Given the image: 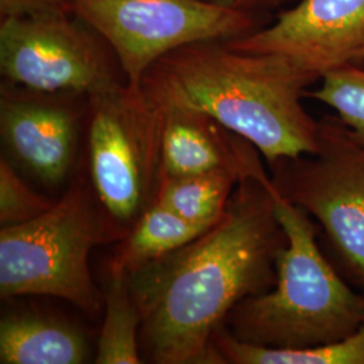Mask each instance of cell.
<instances>
[{
    "instance_id": "obj_1",
    "label": "cell",
    "mask_w": 364,
    "mask_h": 364,
    "mask_svg": "<svg viewBox=\"0 0 364 364\" xmlns=\"http://www.w3.org/2000/svg\"><path fill=\"white\" fill-rule=\"evenodd\" d=\"M270 178L237 183L220 220L186 246L129 275L141 351L156 364H221L216 331L243 299L270 290L287 237Z\"/></svg>"
},
{
    "instance_id": "obj_2",
    "label": "cell",
    "mask_w": 364,
    "mask_h": 364,
    "mask_svg": "<svg viewBox=\"0 0 364 364\" xmlns=\"http://www.w3.org/2000/svg\"><path fill=\"white\" fill-rule=\"evenodd\" d=\"M320 77L278 54L239 52L225 41H200L151 66L142 88L154 100L208 114L254 144L267 165L312 154L318 120L302 105Z\"/></svg>"
},
{
    "instance_id": "obj_3",
    "label": "cell",
    "mask_w": 364,
    "mask_h": 364,
    "mask_svg": "<svg viewBox=\"0 0 364 364\" xmlns=\"http://www.w3.org/2000/svg\"><path fill=\"white\" fill-rule=\"evenodd\" d=\"M275 212L287 246L275 263V284L239 302L224 326L242 341L270 348H309L348 338L364 326V294L352 289L318 247V225L277 195Z\"/></svg>"
},
{
    "instance_id": "obj_4",
    "label": "cell",
    "mask_w": 364,
    "mask_h": 364,
    "mask_svg": "<svg viewBox=\"0 0 364 364\" xmlns=\"http://www.w3.org/2000/svg\"><path fill=\"white\" fill-rule=\"evenodd\" d=\"M114 242L85 174H76L65 193L37 219L0 231V296H49L96 314L105 294L96 287L90 255Z\"/></svg>"
},
{
    "instance_id": "obj_5",
    "label": "cell",
    "mask_w": 364,
    "mask_h": 364,
    "mask_svg": "<svg viewBox=\"0 0 364 364\" xmlns=\"http://www.w3.org/2000/svg\"><path fill=\"white\" fill-rule=\"evenodd\" d=\"M84 144L88 186L114 242H122L156 201L161 112L141 84L92 95Z\"/></svg>"
},
{
    "instance_id": "obj_6",
    "label": "cell",
    "mask_w": 364,
    "mask_h": 364,
    "mask_svg": "<svg viewBox=\"0 0 364 364\" xmlns=\"http://www.w3.org/2000/svg\"><path fill=\"white\" fill-rule=\"evenodd\" d=\"M1 82L92 96L129 82L117 53L72 11L0 18Z\"/></svg>"
},
{
    "instance_id": "obj_7",
    "label": "cell",
    "mask_w": 364,
    "mask_h": 364,
    "mask_svg": "<svg viewBox=\"0 0 364 364\" xmlns=\"http://www.w3.org/2000/svg\"><path fill=\"white\" fill-rule=\"evenodd\" d=\"M72 11L105 37L134 85L178 48L242 38L269 25L267 15L236 11L210 0H75Z\"/></svg>"
},
{
    "instance_id": "obj_8",
    "label": "cell",
    "mask_w": 364,
    "mask_h": 364,
    "mask_svg": "<svg viewBox=\"0 0 364 364\" xmlns=\"http://www.w3.org/2000/svg\"><path fill=\"white\" fill-rule=\"evenodd\" d=\"M269 168L277 192L316 219L364 290V147L338 117H324L314 153Z\"/></svg>"
},
{
    "instance_id": "obj_9",
    "label": "cell",
    "mask_w": 364,
    "mask_h": 364,
    "mask_svg": "<svg viewBox=\"0 0 364 364\" xmlns=\"http://www.w3.org/2000/svg\"><path fill=\"white\" fill-rule=\"evenodd\" d=\"M88 99L87 95L30 91L1 82V156L45 188L64 185L76 176Z\"/></svg>"
},
{
    "instance_id": "obj_10",
    "label": "cell",
    "mask_w": 364,
    "mask_h": 364,
    "mask_svg": "<svg viewBox=\"0 0 364 364\" xmlns=\"http://www.w3.org/2000/svg\"><path fill=\"white\" fill-rule=\"evenodd\" d=\"M239 52L278 54L317 75L358 63L364 49V0H299L274 23L225 41Z\"/></svg>"
},
{
    "instance_id": "obj_11",
    "label": "cell",
    "mask_w": 364,
    "mask_h": 364,
    "mask_svg": "<svg viewBox=\"0 0 364 364\" xmlns=\"http://www.w3.org/2000/svg\"><path fill=\"white\" fill-rule=\"evenodd\" d=\"M151 100L162 120V176L177 177L225 169L234 171L242 180L270 178L260 161L259 150L246 138L195 108Z\"/></svg>"
},
{
    "instance_id": "obj_12",
    "label": "cell",
    "mask_w": 364,
    "mask_h": 364,
    "mask_svg": "<svg viewBox=\"0 0 364 364\" xmlns=\"http://www.w3.org/2000/svg\"><path fill=\"white\" fill-rule=\"evenodd\" d=\"M90 359L82 331L61 317L13 309L0 320V363L82 364Z\"/></svg>"
},
{
    "instance_id": "obj_13",
    "label": "cell",
    "mask_w": 364,
    "mask_h": 364,
    "mask_svg": "<svg viewBox=\"0 0 364 364\" xmlns=\"http://www.w3.org/2000/svg\"><path fill=\"white\" fill-rule=\"evenodd\" d=\"M209 228L186 220L173 209L154 201L127 236L119 242L108 269L130 275L144 264L186 246Z\"/></svg>"
},
{
    "instance_id": "obj_14",
    "label": "cell",
    "mask_w": 364,
    "mask_h": 364,
    "mask_svg": "<svg viewBox=\"0 0 364 364\" xmlns=\"http://www.w3.org/2000/svg\"><path fill=\"white\" fill-rule=\"evenodd\" d=\"M240 181L236 173L225 169L177 177L162 176L156 201L186 220L212 227L220 220Z\"/></svg>"
},
{
    "instance_id": "obj_15",
    "label": "cell",
    "mask_w": 364,
    "mask_h": 364,
    "mask_svg": "<svg viewBox=\"0 0 364 364\" xmlns=\"http://www.w3.org/2000/svg\"><path fill=\"white\" fill-rule=\"evenodd\" d=\"M105 320L95 355L96 364H139L141 313L131 294L129 275L108 269L105 287Z\"/></svg>"
},
{
    "instance_id": "obj_16",
    "label": "cell",
    "mask_w": 364,
    "mask_h": 364,
    "mask_svg": "<svg viewBox=\"0 0 364 364\" xmlns=\"http://www.w3.org/2000/svg\"><path fill=\"white\" fill-rule=\"evenodd\" d=\"M223 364H364V326L336 343L309 348H270L242 341L223 326L213 336Z\"/></svg>"
},
{
    "instance_id": "obj_17",
    "label": "cell",
    "mask_w": 364,
    "mask_h": 364,
    "mask_svg": "<svg viewBox=\"0 0 364 364\" xmlns=\"http://www.w3.org/2000/svg\"><path fill=\"white\" fill-rule=\"evenodd\" d=\"M320 81V88L305 92V97L335 109L352 138L364 147V68L350 63L326 72Z\"/></svg>"
},
{
    "instance_id": "obj_18",
    "label": "cell",
    "mask_w": 364,
    "mask_h": 364,
    "mask_svg": "<svg viewBox=\"0 0 364 364\" xmlns=\"http://www.w3.org/2000/svg\"><path fill=\"white\" fill-rule=\"evenodd\" d=\"M55 200L39 195L4 156L0 158V224L11 227L37 219Z\"/></svg>"
},
{
    "instance_id": "obj_19",
    "label": "cell",
    "mask_w": 364,
    "mask_h": 364,
    "mask_svg": "<svg viewBox=\"0 0 364 364\" xmlns=\"http://www.w3.org/2000/svg\"><path fill=\"white\" fill-rule=\"evenodd\" d=\"M73 1L75 0H0V18L48 11H72Z\"/></svg>"
},
{
    "instance_id": "obj_20",
    "label": "cell",
    "mask_w": 364,
    "mask_h": 364,
    "mask_svg": "<svg viewBox=\"0 0 364 364\" xmlns=\"http://www.w3.org/2000/svg\"><path fill=\"white\" fill-rule=\"evenodd\" d=\"M210 1L236 11L267 15L270 11L277 10L287 3H291L293 0H210Z\"/></svg>"
},
{
    "instance_id": "obj_21",
    "label": "cell",
    "mask_w": 364,
    "mask_h": 364,
    "mask_svg": "<svg viewBox=\"0 0 364 364\" xmlns=\"http://www.w3.org/2000/svg\"><path fill=\"white\" fill-rule=\"evenodd\" d=\"M360 61H364V49L358 55V63H360Z\"/></svg>"
}]
</instances>
